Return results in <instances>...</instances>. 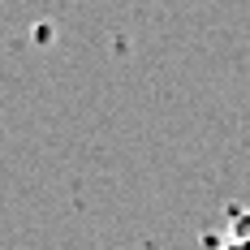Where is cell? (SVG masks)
Instances as JSON below:
<instances>
[{
	"mask_svg": "<svg viewBox=\"0 0 250 250\" xmlns=\"http://www.w3.org/2000/svg\"><path fill=\"white\" fill-rule=\"evenodd\" d=\"M220 250H250V211H233L229 216V242Z\"/></svg>",
	"mask_w": 250,
	"mask_h": 250,
	"instance_id": "obj_1",
	"label": "cell"
}]
</instances>
